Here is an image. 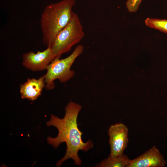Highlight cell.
Masks as SVG:
<instances>
[{"label": "cell", "mask_w": 167, "mask_h": 167, "mask_svg": "<svg viewBox=\"0 0 167 167\" xmlns=\"http://www.w3.org/2000/svg\"><path fill=\"white\" fill-rule=\"evenodd\" d=\"M110 147V155L115 157L123 154L128 142V130L123 123L111 125L108 131Z\"/></svg>", "instance_id": "cell-5"}, {"label": "cell", "mask_w": 167, "mask_h": 167, "mask_svg": "<svg viewBox=\"0 0 167 167\" xmlns=\"http://www.w3.org/2000/svg\"><path fill=\"white\" fill-rule=\"evenodd\" d=\"M84 36L83 27L78 15L73 12L67 24L56 36L49 46L55 58H60Z\"/></svg>", "instance_id": "cell-3"}, {"label": "cell", "mask_w": 167, "mask_h": 167, "mask_svg": "<svg viewBox=\"0 0 167 167\" xmlns=\"http://www.w3.org/2000/svg\"><path fill=\"white\" fill-rule=\"evenodd\" d=\"M82 108L80 105L70 101L65 107V115L63 118H60L51 114L49 120L46 122L47 126L55 127L58 131L56 137H48V143L55 148L62 143L66 144L65 154L57 163V167L60 166L63 162L70 158L74 160L76 165H81L82 161L78 155L79 151L81 150L86 152L93 147V144L91 140L86 142L83 141V133L78 127L77 118Z\"/></svg>", "instance_id": "cell-1"}, {"label": "cell", "mask_w": 167, "mask_h": 167, "mask_svg": "<svg viewBox=\"0 0 167 167\" xmlns=\"http://www.w3.org/2000/svg\"><path fill=\"white\" fill-rule=\"evenodd\" d=\"M131 160L126 155L123 154L115 157L110 155L95 165L97 167H127Z\"/></svg>", "instance_id": "cell-9"}, {"label": "cell", "mask_w": 167, "mask_h": 167, "mask_svg": "<svg viewBox=\"0 0 167 167\" xmlns=\"http://www.w3.org/2000/svg\"><path fill=\"white\" fill-rule=\"evenodd\" d=\"M148 27L167 34V19L148 18L145 20Z\"/></svg>", "instance_id": "cell-10"}, {"label": "cell", "mask_w": 167, "mask_h": 167, "mask_svg": "<svg viewBox=\"0 0 167 167\" xmlns=\"http://www.w3.org/2000/svg\"><path fill=\"white\" fill-rule=\"evenodd\" d=\"M165 163L163 156L154 146L139 156L131 160L127 167H162Z\"/></svg>", "instance_id": "cell-7"}, {"label": "cell", "mask_w": 167, "mask_h": 167, "mask_svg": "<svg viewBox=\"0 0 167 167\" xmlns=\"http://www.w3.org/2000/svg\"><path fill=\"white\" fill-rule=\"evenodd\" d=\"M55 58L49 47L36 53L30 51L23 54L22 65L33 71L46 70L48 66Z\"/></svg>", "instance_id": "cell-6"}, {"label": "cell", "mask_w": 167, "mask_h": 167, "mask_svg": "<svg viewBox=\"0 0 167 167\" xmlns=\"http://www.w3.org/2000/svg\"><path fill=\"white\" fill-rule=\"evenodd\" d=\"M142 0H128L126 2V6L129 12H136Z\"/></svg>", "instance_id": "cell-11"}, {"label": "cell", "mask_w": 167, "mask_h": 167, "mask_svg": "<svg viewBox=\"0 0 167 167\" xmlns=\"http://www.w3.org/2000/svg\"><path fill=\"white\" fill-rule=\"evenodd\" d=\"M45 86L44 75L37 79L28 78L25 82L20 86V92L21 98L32 101L36 100L41 95Z\"/></svg>", "instance_id": "cell-8"}, {"label": "cell", "mask_w": 167, "mask_h": 167, "mask_svg": "<svg viewBox=\"0 0 167 167\" xmlns=\"http://www.w3.org/2000/svg\"><path fill=\"white\" fill-rule=\"evenodd\" d=\"M75 0H62L47 5L42 12L40 20L44 44L48 47L56 36L70 21Z\"/></svg>", "instance_id": "cell-2"}, {"label": "cell", "mask_w": 167, "mask_h": 167, "mask_svg": "<svg viewBox=\"0 0 167 167\" xmlns=\"http://www.w3.org/2000/svg\"><path fill=\"white\" fill-rule=\"evenodd\" d=\"M84 46L77 45L73 52L67 57L63 59L56 58L48 66L45 77V88L48 90L54 88V81L58 79L62 83H65L74 76L75 72L71 67L76 59L83 52Z\"/></svg>", "instance_id": "cell-4"}]
</instances>
